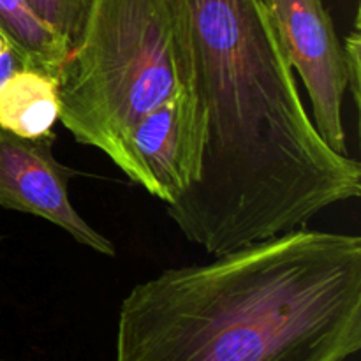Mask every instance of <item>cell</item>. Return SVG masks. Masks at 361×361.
<instances>
[{
	"mask_svg": "<svg viewBox=\"0 0 361 361\" xmlns=\"http://www.w3.org/2000/svg\"><path fill=\"white\" fill-rule=\"evenodd\" d=\"M360 349L361 238L298 228L134 286L115 361H345Z\"/></svg>",
	"mask_w": 361,
	"mask_h": 361,
	"instance_id": "obj_2",
	"label": "cell"
},
{
	"mask_svg": "<svg viewBox=\"0 0 361 361\" xmlns=\"http://www.w3.org/2000/svg\"><path fill=\"white\" fill-rule=\"evenodd\" d=\"M286 60L302 78L324 143L348 155L342 102L349 87L344 44L323 0H261Z\"/></svg>",
	"mask_w": 361,
	"mask_h": 361,
	"instance_id": "obj_4",
	"label": "cell"
},
{
	"mask_svg": "<svg viewBox=\"0 0 361 361\" xmlns=\"http://www.w3.org/2000/svg\"><path fill=\"white\" fill-rule=\"evenodd\" d=\"M20 67H27L25 66L23 59L7 44L6 49L0 53V85H2V81L6 80L9 74H13L14 71L20 69Z\"/></svg>",
	"mask_w": 361,
	"mask_h": 361,
	"instance_id": "obj_11",
	"label": "cell"
},
{
	"mask_svg": "<svg viewBox=\"0 0 361 361\" xmlns=\"http://www.w3.org/2000/svg\"><path fill=\"white\" fill-rule=\"evenodd\" d=\"M0 361H2V360H0Z\"/></svg>",
	"mask_w": 361,
	"mask_h": 361,
	"instance_id": "obj_13",
	"label": "cell"
},
{
	"mask_svg": "<svg viewBox=\"0 0 361 361\" xmlns=\"http://www.w3.org/2000/svg\"><path fill=\"white\" fill-rule=\"evenodd\" d=\"M56 78L60 123L126 171L137 123L194 81L185 0H94Z\"/></svg>",
	"mask_w": 361,
	"mask_h": 361,
	"instance_id": "obj_3",
	"label": "cell"
},
{
	"mask_svg": "<svg viewBox=\"0 0 361 361\" xmlns=\"http://www.w3.org/2000/svg\"><path fill=\"white\" fill-rule=\"evenodd\" d=\"M204 133L207 115L192 81L137 123L123 173L162 203H175L200 178Z\"/></svg>",
	"mask_w": 361,
	"mask_h": 361,
	"instance_id": "obj_5",
	"label": "cell"
},
{
	"mask_svg": "<svg viewBox=\"0 0 361 361\" xmlns=\"http://www.w3.org/2000/svg\"><path fill=\"white\" fill-rule=\"evenodd\" d=\"M42 23L73 48L83 32L94 0H27Z\"/></svg>",
	"mask_w": 361,
	"mask_h": 361,
	"instance_id": "obj_9",
	"label": "cell"
},
{
	"mask_svg": "<svg viewBox=\"0 0 361 361\" xmlns=\"http://www.w3.org/2000/svg\"><path fill=\"white\" fill-rule=\"evenodd\" d=\"M6 46H7V42H6V39L2 37V35H0V53L4 51V49H6Z\"/></svg>",
	"mask_w": 361,
	"mask_h": 361,
	"instance_id": "obj_12",
	"label": "cell"
},
{
	"mask_svg": "<svg viewBox=\"0 0 361 361\" xmlns=\"http://www.w3.org/2000/svg\"><path fill=\"white\" fill-rule=\"evenodd\" d=\"M185 6L207 133L200 178L166 204L182 235L222 256L360 197V162L317 133L263 2Z\"/></svg>",
	"mask_w": 361,
	"mask_h": 361,
	"instance_id": "obj_1",
	"label": "cell"
},
{
	"mask_svg": "<svg viewBox=\"0 0 361 361\" xmlns=\"http://www.w3.org/2000/svg\"><path fill=\"white\" fill-rule=\"evenodd\" d=\"M0 35L23 59L25 66L55 76L71 49L42 23L27 0H0Z\"/></svg>",
	"mask_w": 361,
	"mask_h": 361,
	"instance_id": "obj_8",
	"label": "cell"
},
{
	"mask_svg": "<svg viewBox=\"0 0 361 361\" xmlns=\"http://www.w3.org/2000/svg\"><path fill=\"white\" fill-rule=\"evenodd\" d=\"M53 136L28 140L0 129V207L41 217L59 226L74 242L104 256H115L111 240L95 231L69 200L76 176L56 161Z\"/></svg>",
	"mask_w": 361,
	"mask_h": 361,
	"instance_id": "obj_6",
	"label": "cell"
},
{
	"mask_svg": "<svg viewBox=\"0 0 361 361\" xmlns=\"http://www.w3.org/2000/svg\"><path fill=\"white\" fill-rule=\"evenodd\" d=\"M344 53H345V62H348V76H349L348 90L353 94V99H355V104L360 106V95H361L360 14H356L355 27H353V32L348 35V39H345Z\"/></svg>",
	"mask_w": 361,
	"mask_h": 361,
	"instance_id": "obj_10",
	"label": "cell"
},
{
	"mask_svg": "<svg viewBox=\"0 0 361 361\" xmlns=\"http://www.w3.org/2000/svg\"><path fill=\"white\" fill-rule=\"evenodd\" d=\"M59 115V78L55 74L20 67L0 85V129L28 140L49 137Z\"/></svg>",
	"mask_w": 361,
	"mask_h": 361,
	"instance_id": "obj_7",
	"label": "cell"
}]
</instances>
